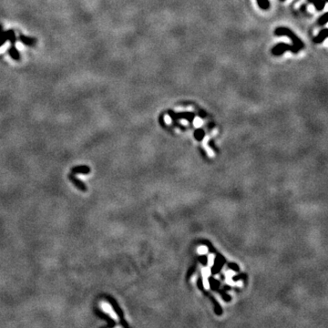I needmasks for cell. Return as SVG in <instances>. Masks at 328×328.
<instances>
[{"instance_id":"obj_1","label":"cell","mask_w":328,"mask_h":328,"mask_svg":"<svg viewBox=\"0 0 328 328\" xmlns=\"http://www.w3.org/2000/svg\"><path fill=\"white\" fill-rule=\"evenodd\" d=\"M275 34L278 35V36H282V35H285L287 36H289V39H291L294 42V46L297 48V50H300L301 48H303V42L300 40L299 38H297V36L294 34V32H292L288 28H284V27H279V28H276V30H275Z\"/></svg>"},{"instance_id":"obj_2","label":"cell","mask_w":328,"mask_h":328,"mask_svg":"<svg viewBox=\"0 0 328 328\" xmlns=\"http://www.w3.org/2000/svg\"><path fill=\"white\" fill-rule=\"evenodd\" d=\"M104 297H105V299H106V301L108 302V303H109V304L111 305V307H112V309H113V311L115 312V314L118 315V317L121 319V321L122 322V324L123 325H125V326H127L128 324H126V322H125V320H124V318H123V313H122V311H121V307L118 306V303L113 299L112 297L111 296H109V295H104Z\"/></svg>"},{"instance_id":"obj_3","label":"cell","mask_w":328,"mask_h":328,"mask_svg":"<svg viewBox=\"0 0 328 328\" xmlns=\"http://www.w3.org/2000/svg\"><path fill=\"white\" fill-rule=\"evenodd\" d=\"M288 49L292 50L293 52H294V53H296V52L298 51L297 48L294 46H289V45H286V44H284V43H280L279 45H276V46L273 48L272 53L274 56H280Z\"/></svg>"},{"instance_id":"obj_4","label":"cell","mask_w":328,"mask_h":328,"mask_svg":"<svg viewBox=\"0 0 328 328\" xmlns=\"http://www.w3.org/2000/svg\"><path fill=\"white\" fill-rule=\"evenodd\" d=\"M68 178H69V180L74 185H75L76 187H77L79 191H83V192H86V191H88V188H87L86 184H85L83 182H82V181L78 180V178H76L75 175H73V174H71V173H69Z\"/></svg>"},{"instance_id":"obj_5","label":"cell","mask_w":328,"mask_h":328,"mask_svg":"<svg viewBox=\"0 0 328 328\" xmlns=\"http://www.w3.org/2000/svg\"><path fill=\"white\" fill-rule=\"evenodd\" d=\"M96 313H97V315H98L100 318H101V319H104V320H106L107 321V323H108V324H107V326H109V327H112V326H114L116 324H115V322H114V320H113V318L112 317H110L107 313H105V312H103L101 309H100V308H98L96 310Z\"/></svg>"},{"instance_id":"obj_6","label":"cell","mask_w":328,"mask_h":328,"mask_svg":"<svg viewBox=\"0 0 328 328\" xmlns=\"http://www.w3.org/2000/svg\"><path fill=\"white\" fill-rule=\"evenodd\" d=\"M91 171L90 167L88 165H78L71 168L70 170V173L72 174H77V173H81V174H88Z\"/></svg>"},{"instance_id":"obj_7","label":"cell","mask_w":328,"mask_h":328,"mask_svg":"<svg viewBox=\"0 0 328 328\" xmlns=\"http://www.w3.org/2000/svg\"><path fill=\"white\" fill-rule=\"evenodd\" d=\"M19 40L23 43L24 45L27 47H34L35 44L36 42V39L34 38H30V36H27L25 35H20L19 36Z\"/></svg>"},{"instance_id":"obj_8","label":"cell","mask_w":328,"mask_h":328,"mask_svg":"<svg viewBox=\"0 0 328 328\" xmlns=\"http://www.w3.org/2000/svg\"><path fill=\"white\" fill-rule=\"evenodd\" d=\"M8 53H9V56L12 57V59L16 61H18L20 59V54L18 50V48L15 47V45H12V47L8 49Z\"/></svg>"},{"instance_id":"obj_9","label":"cell","mask_w":328,"mask_h":328,"mask_svg":"<svg viewBox=\"0 0 328 328\" xmlns=\"http://www.w3.org/2000/svg\"><path fill=\"white\" fill-rule=\"evenodd\" d=\"M7 40H8V33L3 30V26L0 24V47H2Z\"/></svg>"},{"instance_id":"obj_10","label":"cell","mask_w":328,"mask_h":328,"mask_svg":"<svg viewBox=\"0 0 328 328\" xmlns=\"http://www.w3.org/2000/svg\"><path fill=\"white\" fill-rule=\"evenodd\" d=\"M327 33H328L327 28H324L323 30H321V32H320V33L317 35L316 38H315L314 42H315V43H321V42H323V41L326 39Z\"/></svg>"},{"instance_id":"obj_11","label":"cell","mask_w":328,"mask_h":328,"mask_svg":"<svg viewBox=\"0 0 328 328\" xmlns=\"http://www.w3.org/2000/svg\"><path fill=\"white\" fill-rule=\"evenodd\" d=\"M309 1L313 4H315L317 10H322L324 6V4H325L324 1H321V0H309Z\"/></svg>"},{"instance_id":"obj_12","label":"cell","mask_w":328,"mask_h":328,"mask_svg":"<svg viewBox=\"0 0 328 328\" xmlns=\"http://www.w3.org/2000/svg\"><path fill=\"white\" fill-rule=\"evenodd\" d=\"M7 33H8V40L11 42L12 45H15V44H16L17 39H16V34H15L14 30L10 29V30L7 31Z\"/></svg>"},{"instance_id":"obj_13","label":"cell","mask_w":328,"mask_h":328,"mask_svg":"<svg viewBox=\"0 0 328 328\" xmlns=\"http://www.w3.org/2000/svg\"><path fill=\"white\" fill-rule=\"evenodd\" d=\"M257 3L261 8H263V9H267L270 6L268 0H257Z\"/></svg>"},{"instance_id":"obj_14","label":"cell","mask_w":328,"mask_h":328,"mask_svg":"<svg viewBox=\"0 0 328 328\" xmlns=\"http://www.w3.org/2000/svg\"><path fill=\"white\" fill-rule=\"evenodd\" d=\"M328 21V14L327 13H324L323 16L318 19V25L319 26H323V25H325Z\"/></svg>"},{"instance_id":"obj_15","label":"cell","mask_w":328,"mask_h":328,"mask_svg":"<svg viewBox=\"0 0 328 328\" xmlns=\"http://www.w3.org/2000/svg\"><path fill=\"white\" fill-rule=\"evenodd\" d=\"M214 260H215V255L214 254H209L208 255V266L209 267H212L214 265Z\"/></svg>"},{"instance_id":"obj_16","label":"cell","mask_w":328,"mask_h":328,"mask_svg":"<svg viewBox=\"0 0 328 328\" xmlns=\"http://www.w3.org/2000/svg\"><path fill=\"white\" fill-rule=\"evenodd\" d=\"M211 275V270H210V267H206V268H203V276L205 277V278H208L209 276Z\"/></svg>"},{"instance_id":"obj_17","label":"cell","mask_w":328,"mask_h":328,"mask_svg":"<svg viewBox=\"0 0 328 328\" xmlns=\"http://www.w3.org/2000/svg\"><path fill=\"white\" fill-rule=\"evenodd\" d=\"M208 252V248L206 246H200L198 248V253L199 254H205Z\"/></svg>"},{"instance_id":"obj_18","label":"cell","mask_w":328,"mask_h":328,"mask_svg":"<svg viewBox=\"0 0 328 328\" xmlns=\"http://www.w3.org/2000/svg\"><path fill=\"white\" fill-rule=\"evenodd\" d=\"M203 286H204L205 289H209V288H210V282H209V281H208V278L203 277Z\"/></svg>"},{"instance_id":"obj_19","label":"cell","mask_w":328,"mask_h":328,"mask_svg":"<svg viewBox=\"0 0 328 328\" xmlns=\"http://www.w3.org/2000/svg\"><path fill=\"white\" fill-rule=\"evenodd\" d=\"M226 282L229 285H235L236 282H234L233 280H232V277H227L226 276Z\"/></svg>"},{"instance_id":"obj_20","label":"cell","mask_w":328,"mask_h":328,"mask_svg":"<svg viewBox=\"0 0 328 328\" xmlns=\"http://www.w3.org/2000/svg\"><path fill=\"white\" fill-rule=\"evenodd\" d=\"M225 274H226L227 277H233V275H235V273L233 271H232V270H228Z\"/></svg>"},{"instance_id":"obj_21","label":"cell","mask_w":328,"mask_h":328,"mask_svg":"<svg viewBox=\"0 0 328 328\" xmlns=\"http://www.w3.org/2000/svg\"><path fill=\"white\" fill-rule=\"evenodd\" d=\"M281 1H285V0H281Z\"/></svg>"}]
</instances>
